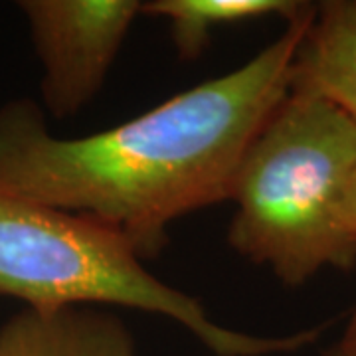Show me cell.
Here are the masks:
<instances>
[{"label":"cell","mask_w":356,"mask_h":356,"mask_svg":"<svg viewBox=\"0 0 356 356\" xmlns=\"http://www.w3.org/2000/svg\"><path fill=\"white\" fill-rule=\"evenodd\" d=\"M355 177V121L327 102L289 91L234 175L229 248L289 287L323 269H350Z\"/></svg>","instance_id":"obj_2"},{"label":"cell","mask_w":356,"mask_h":356,"mask_svg":"<svg viewBox=\"0 0 356 356\" xmlns=\"http://www.w3.org/2000/svg\"><path fill=\"white\" fill-rule=\"evenodd\" d=\"M327 356H356V323H348L344 334L329 348Z\"/></svg>","instance_id":"obj_8"},{"label":"cell","mask_w":356,"mask_h":356,"mask_svg":"<svg viewBox=\"0 0 356 356\" xmlns=\"http://www.w3.org/2000/svg\"><path fill=\"white\" fill-rule=\"evenodd\" d=\"M0 356H140L123 318L97 305L24 307L0 325Z\"/></svg>","instance_id":"obj_5"},{"label":"cell","mask_w":356,"mask_h":356,"mask_svg":"<svg viewBox=\"0 0 356 356\" xmlns=\"http://www.w3.org/2000/svg\"><path fill=\"white\" fill-rule=\"evenodd\" d=\"M139 0H22L32 46L42 65V109L67 119L103 88Z\"/></svg>","instance_id":"obj_4"},{"label":"cell","mask_w":356,"mask_h":356,"mask_svg":"<svg viewBox=\"0 0 356 356\" xmlns=\"http://www.w3.org/2000/svg\"><path fill=\"white\" fill-rule=\"evenodd\" d=\"M348 222H350V229H353V236H355L356 240V177L355 182H353V188H350V198H348ZM350 323L353 325L356 323V309L355 313H353Z\"/></svg>","instance_id":"obj_9"},{"label":"cell","mask_w":356,"mask_h":356,"mask_svg":"<svg viewBox=\"0 0 356 356\" xmlns=\"http://www.w3.org/2000/svg\"><path fill=\"white\" fill-rule=\"evenodd\" d=\"M305 4L250 62L113 129L64 139L42 105H0V186L111 229L140 259L168 228L229 198L245 149L289 93L293 58L313 20Z\"/></svg>","instance_id":"obj_1"},{"label":"cell","mask_w":356,"mask_h":356,"mask_svg":"<svg viewBox=\"0 0 356 356\" xmlns=\"http://www.w3.org/2000/svg\"><path fill=\"white\" fill-rule=\"evenodd\" d=\"M0 295L30 309L127 307L170 318L214 356L289 355L325 331L257 337L226 329L186 291L161 281L102 224L0 186Z\"/></svg>","instance_id":"obj_3"},{"label":"cell","mask_w":356,"mask_h":356,"mask_svg":"<svg viewBox=\"0 0 356 356\" xmlns=\"http://www.w3.org/2000/svg\"><path fill=\"white\" fill-rule=\"evenodd\" d=\"M303 6L295 0H149L140 14L166 20L180 60H196L218 28L267 16L291 20Z\"/></svg>","instance_id":"obj_7"},{"label":"cell","mask_w":356,"mask_h":356,"mask_svg":"<svg viewBox=\"0 0 356 356\" xmlns=\"http://www.w3.org/2000/svg\"><path fill=\"white\" fill-rule=\"evenodd\" d=\"M289 91L327 102L356 123V0L315 6L293 58Z\"/></svg>","instance_id":"obj_6"}]
</instances>
